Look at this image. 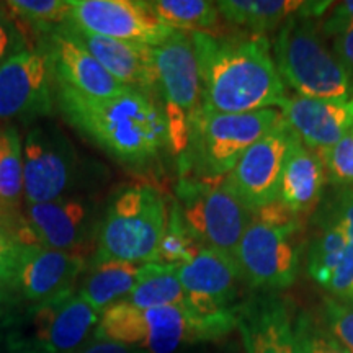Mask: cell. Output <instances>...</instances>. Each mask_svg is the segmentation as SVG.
Returning a JSON list of instances; mask_svg holds the SVG:
<instances>
[{"mask_svg":"<svg viewBox=\"0 0 353 353\" xmlns=\"http://www.w3.org/2000/svg\"><path fill=\"white\" fill-rule=\"evenodd\" d=\"M54 105L74 131L121 165L144 167L169 149L164 107L144 92L92 99L54 83Z\"/></svg>","mask_w":353,"mask_h":353,"instance_id":"cell-1","label":"cell"},{"mask_svg":"<svg viewBox=\"0 0 353 353\" xmlns=\"http://www.w3.org/2000/svg\"><path fill=\"white\" fill-rule=\"evenodd\" d=\"M201 82L200 107L213 113H250L280 108L285 83L267 37L221 38L190 33Z\"/></svg>","mask_w":353,"mask_h":353,"instance_id":"cell-2","label":"cell"},{"mask_svg":"<svg viewBox=\"0 0 353 353\" xmlns=\"http://www.w3.org/2000/svg\"><path fill=\"white\" fill-rule=\"evenodd\" d=\"M167 224V206L151 185H123L101 208L95 250L88 263L156 262Z\"/></svg>","mask_w":353,"mask_h":353,"instance_id":"cell-3","label":"cell"},{"mask_svg":"<svg viewBox=\"0 0 353 353\" xmlns=\"http://www.w3.org/2000/svg\"><path fill=\"white\" fill-rule=\"evenodd\" d=\"M275 108L250 113H213L198 107L188 118V144L180 156L182 176L221 179L281 121Z\"/></svg>","mask_w":353,"mask_h":353,"instance_id":"cell-4","label":"cell"},{"mask_svg":"<svg viewBox=\"0 0 353 353\" xmlns=\"http://www.w3.org/2000/svg\"><path fill=\"white\" fill-rule=\"evenodd\" d=\"M273 61L285 85L309 99H353V81L325 46L316 19L294 17L278 30Z\"/></svg>","mask_w":353,"mask_h":353,"instance_id":"cell-5","label":"cell"},{"mask_svg":"<svg viewBox=\"0 0 353 353\" xmlns=\"http://www.w3.org/2000/svg\"><path fill=\"white\" fill-rule=\"evenodd\" d=\"M175 192L183 218L198 241L236 259L242 234L252 221V211L237 196L228 176H180Z\"/></svg>","mask_w":353,"mask_h":353,"instance_id":"cell-6","label":"cell"},{"mask_svg":"<svg viewBox=\"0 0 353 353\" xmlns=\"http://www.w3.org/2000/svg\"><path fill=\"white\" fill-rule=\"evenodd\" d=\"M99 316L77 290L28 306L8 335V353H77L92 339Z\"/></svg>","mask_w":353,"mask_h":353,"instance_id":"cell-7","label":"cell"},{"mask_svg":"<svg viewBox=\"0 0 353 353\" xmlns=\"http://www.w3.org/2000/svg\"><path fill=\"white\" fill-rule=\"evenodd\" d=\"M101 208L97 198L77 192L51 203L23 205V216L17 224L19 239L23 245L74 252L90 262Z\"/></svg>","mask_w":353,"mask_h":353,"instance_id":"cell-8","label":"cell"},{"mask_svg":"<svg viewBox=\"0 0 353 353\" xmlns=\"http://www.w3.org/2000/svg\"><path fill=\"white\" fill-rule=\"evenodd\" d=\"M152 59L169 128V151L182 156L188 144V118L201 103L200 70L190 33H172L152 48Z\"/></svg>","mask_w":353,"mask_h":353,"instance_id":"cell-9","label":"cell"},{"mask_svg":"<svg viewBox=\"0 0 353 353\" xmlns=\"http://www.w3.org/2000/svg\"><path fill=\"white\" fill-rule=\"evenodd\" d=\"M77 152L52 123H34L23 141V203L41 205L74 192Z\"/></svg>","mask_w":353,"mask_h":353,"instance_id":"cell-10","label":"cell"},{"mask_svg":"<svg viewBox=\"0 0 353 353\" xmlns=\"http://www.w3.org/2000/svg\"><path fill=\"white\" fill-rule=\"evenodd\" d=\"M301 224H270L254 218L242 234L236 260L242 280L263 291L285 290L299 270L296 232Z\"/></svg>","mask_w":353,"mask_h":353,"instance_id":"cell-11","label":"cell"},{"mask_svg":"<svg viewBox=\"0 0 353 353\" xmlns=\"http://www.w3.org/2000/svg\"><path fill=\"white\" fill-rule=\"evenodd\" d=\"M94 337L108 339L148 353H174L185 342H195L185 306L138 309L125 301L101 312Z\"/></svg>","mask_w":353,"mask_h":353,"instance_id":"cell-12","label":"cell"},{"mask_svg":"<svg viewBox=\"0 0 353 353\" xmlns=\"http://www.w3.org/2000/svg\"><path fill=\"white\" fill-rule=\"evenodd\" d=\"M87 265L85 257L74 252L23 245L7 285L0 288L3 301L28 306L51 301L77 290V281L87 270Z\"/></svg>","mask_w":353,"mask_h":353,"instance_id":"cell-13","label":"cell"},{"mask_svg":"<svg viewBox=\"0 0 353 353\" xmlns=\"http://www.w3.org/2000/svg\"><path fill=\"white\" fill-rule=\"evenodd\" d=\"M54 107V77L41 50L19 51L0 63V121L32 123Z\"/></svg>","mask_w":353,"mask_h":353,"instance_id":"cell-14","label":"cell"},{"mask_svg":"<svg viewBox=\"0 0 353 353\" xmlns=\"http://www.w3.org/2000/svg\"><path fill=\"white\" fill-rule=\"evenodd\" d=\"M69 25L97 37L157 46L175 30L143 0H70Z\"/></svg>","mask_w":353,"mask_h":353,"instance_id":"cell-15","label":"cell"},{"mask_svg":"<svg viewBox=\"0 0 353 353\" xmlns=\"http://www.w3.org/2000/svg\"><path fill=\"white\" fill-rule=\"evenodd\" d=\"M296 139L283 118L247 151L231 174L229 183L252 213L278 201L281 174L291 144Z\"/></svg>","mask_w":353,"mask_h":353,"instance_id":"cell-16","label":"cell"},{"mask_svg":"<svg viewBox=\"0 0 353 353\" xmlns=\"http://www.w3.org/2000/svg\"><path fill=\"white\" fill-rule=\"evenodd\" d=\"M37 50H41L50 59L52 77L57 85H64L92 99H108L128 88L110 76L103 65L81 44L65 37L61 28L43 34Z\"/></svg>","mask_w":353,"mask_h":353,"instance_id":"cell-17","label":"cell"},{"mask_svg":"<svg viewBox=\"0 0 353 353\" xmlns=\"http://www.w3.org/2000/svg\"><path fill=\"white\" fill-rule=\"evenodd\" d=\"M280 110L293 134L319 152L353 131V99H309L294 94L286 95Z\"/></svg>","mask_w":353,"mask_h":353,"instance_id":"cell-18","label":"cell"},{"mask_svg":"<svg viewBox=\"0 0 353 353\" xmlns=\"http://www.w3.org/2000/svg\"><path fill=\"white\" fill-rule=\"evenodd\" d=\"M59 28L65 37H69L72 41L81 44L83 50L90 52L110 76L117 79L121 85L144 92L148 95L159 97L151 46L97 37V34L82 32L69 23L59 26Z\"/></svg>","mask_w":353,"mask_h":353,"instance_id":"cell-19","label":"cell"},{"mask_svg":"<svg viewBox=\"0 0 353 353\" xmlns=\"http://www.w3.org/2000/svg\"><path fill=\"white\" fill-rule=\"evenodd\" d=\"M247 353H301L288 307L273 294L255 296L236 309Z\"/></svg>","mask_w":353,"mask_h":353,"instance_id":"cell-20","label":"cell"},{"mask_svg":"<svg viewBox=\"0 0 353 353\" xmlns=\"http://www.w3.org/2000/svg\"><path fill=\"white\" fill-rule=\"evenodd\" d=\"M332 6L330 2H301V0H223L216 2L221 19L252 34L280 30L294 17L317 19Z\"/></svg>","mask_w":353,"mask_h":353,"instance_id":"cell-21","label":"cell"},{"mask_svg":"<svg viewBox=\"0 0 353 353\" xmlns=\"http://www.w3.org/2000/svg\"><path fill=\"white\" fill-rule=\"evenodd\" d=\"M324 182L325 169L319 152H312L296 138L286 156L278 201L291 213L301 216L319 203Z\"/></svg>","mask_w":353,"mask_h":353,"instance_id":"cell-22","label":"cell"},{"mask_svg":"<svg viewBox=\"0 0 353 353\" xmlns=\"http://www.w3.org/2000/svg\"><path fill=\"white\" fill-rule=\"evenodd\" d=\"M143 263L100 262L88 263L83 272L77 293L88 306L101 314L114 303H120L131 293L141 273Z\"/></svg>","mask_w":353,"mask_h":353,"instance_id":"cell-23","label":"cell"},{"mask_svg":"<svg viewBox=\"0 0 353 353\" xmlns=\"http://www.w3.org/2000/svg\"><path fill=\"white\" fill-rule=\"evenodd\" d=\"M123 301L138 309L185 306L187 294L176 276V265L143 263L138 283Z\"/></svg>","mask_w":353,"mask_h":353,"instance_id":"cell-24","label":"cell"},{"mask_svg":"<svg viewBox=\"0 0 353 353\" xmlns=\"http://www.w3.org/2000/svg\"><path fill=\"white\" fill-rule=\"evenodd\" d=\"M0 205L12 219L23 216V143L13 125L0 128Z\"/></svg>","mask_w":353,"mask_h":353,"instance_id":"cell-25","label":"cell"},{"mask_svg":"<svg viewBox=\"0 0 353 353\" xmlns=\"http://www.w3.org/2000/svg\"><path fill=\"white\" fill-rule=\"evenodd\" d=\"M149 7L175 32L214 34L221 21L216 2L206 0H151Z\"/></svg>","mask_w":353,"mask_h":353,"instance_id":"cell-26","label":"cell"},{"mask_svg":"<svg viewBox=\"0 0 353 353\" xmlns=\"http://www.w3.org/2000/svg\"><path fill=\"white\" fill-rule=\"evenodd\" d=\"M205 245L188 228L183 218L179 203H172V208L167 213V224L164 236L159 244L156 262L167 265H183L195 259Z\"/></svg>","mask_w":353,"mask_h":353,"instance_id":"cell-27","label":"cell"},{"mask_svg":"<svg viewBox=\"0 0 353 353\" xmlns=\"http://www.w3.org/2000/svg\"><path fill=\"white\" fill-rule=\"evenodd\" d=\"M294 330L301 353H350L324 324H319L309 314L298 317L294 322Z\"/></svg>","mask_w":353,"mask_h":353,"instance_id":"cell-28","label":"cell"},{"mask_svg":"<svg viewBox=\"0 0 353 353\" xmlns=\"http://www.w3.org/2000/svg\"><path fill=\"white\" fill-rule=\"evenodd\" d=\"M330 180L342 187H353V131L330 148L319 152Z\"/></svg>","mask_w":353,"mask_h":353,"instance_id":"cell-29","label":"cell"},{"mask_svg":"<svg viewBox=\"0 0 353 353\" xmlns=\"http://www.w3.org/2000/svg\"><path fill=\"white\" fill-rule=\"evenodd\" d=\"M322 314L329 332L353 353V303L327 296L322 304Z\"/></svg>","mask_w":353,"mask_h":353,"instance_id":"cell-30","label":"cell"},{"mask_svg":"<svg viewBox=\"0 0 353 353\" xmlns=\"http://www.w3.org/2000/svg\"><path fill=\"white\" fill-rule=\"evenodd\" d=\"M20 219L0 216V288L7 285L20 249L23 247L17 232V224Z\"/></svg>","mask_w":353,"mask_h":353,"instance_id":"cell-31","label":"cell"},{"mask_svg":"<svg viewBox=\"0 0 353 353\" xmlns=\"http://www.w3.org/2000/svg\"><path fill=\"white\" fill-rule=\"evenodd\" d=\"M350 28H353V0L337 3L322 23V33L325 37H335Z\"/></svg>","mask_w":353,"mask_h":353,"instance_id":"cell-32","label":"cell"},{"mask_svg":"<svg viewBox=\"0 0 353 353\" xmlns=\"http://www.w3.org/2000/svg\"><path fill=\"white\" fill-rule=\"evenodd\" d=\"M19 41H23V38H21L15 23L7 15V12L3 10L2 3H0V63L6 61L8 56H12L10 51H13V54L23 51L17 46Z\"/></svg>","mask_w":353,"mask_h":353,"instance_id":"cell-33","label":"cell"},{"mask_svg":"<svg viewBox=\"0 0 353 353\" xmlns=\"http://www.w3.org/2000/svg\"><path fill=\"white\" fill-rule=\"evenodd\" d=\"M332 52L341 61V64L345 68L348 76L353 81V28L335 34L332 39Z\"/></svg>","mask_w":353,"mask_h":353,"instance_id":"cell-34","label":"cell"},{"mask_svg":"<svg viewBox=\"0 0 353 353\" xmlns=\"http://www.w3.org/2000/svg\"><path fill=\"white\" fill-rule=\"evenodd\" d=\"M77 353H148L141 348L126 345L108 339H97L92 335V339L83 345Z\"/></svg>","mask_w":353,"mask_h":353,"instance_id":"cell-35","label":"cell"},{"mask_svg":"<svg viewBox=\"0 0 353 353\" xmlns=\"http://www.w3.org/2000/svg\"><path fill=\"white\" fill-rule=\"evenodd\" d=\"M0 216H7V218H10V216H8V214L6 213V210L2 208V205H0Z\"/></svg>","mask_w":353,"mask_h":353,"instance_id":"cell-36","label":"cell"},{"mask_svg":"<svg viewBox=\"0 0 353 353\" xmlns=\"http://www.w3.org/2000/svg\"><path fill=\"white\" fill-rule=\"evenodd\" d=\"M2 303H3V291L0 290V306H2Z\"/></svg>","mask_w":353,"mask_h":353,"instance_id":"cell-37","label":"cell"}]
</instances>
